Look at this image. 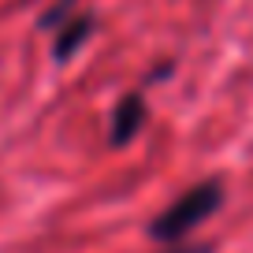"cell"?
<instances>
[{
    "label": "cell",
    "mask_w": 253,
    "mask_h": 253,
    "mask_svg": "<svg viewBox=\"0 0 253 253\" xmlns=\"http://www.w3.org/2000/svg\"><path fill=\"white\" fill-rule=\"evenodd\" d=\"M89 30H93V23H89V19H71V23H63V26H60V38H56V56H60V60H67V56H71L75 48L89 38Z\"/></svg>",
    "instance_id": "3"
},
{
    "label": "cell",
    "mask_w": 253,
    "mask_h": 253,
    "mask_svg": "<svg viewBox=\"0 0 253 253\" xmlns=\"http://www.w3.org/2000/svg\"><path fill=\"white\" fill-rule=\"evenodd\" d=\"M168 253H209V246H171Z\"/></svg>",
    "instance_id": "5"
},
{
    "label": "cell",
    "mask_w": 253,
    "mask_h": 253,
    "mask_svg": "<svg viewBox=\"0 0 253 253\" xmlns=\"http://www.w3.org/2000/svg\"><path fill=\"white\" fill-rule=\"evenodd\" d=\"M220 205H223V186L220 182L216 179L198 182V186H190L182 198H175L171 205L149 223V235L157 238V242H171L175 246L179 238H186L190 231L198 227V223H205Z\"/></svg>",
    "instance_id": "1"
},
{
    "label": "cell",
    "mask_w": 253,
    "mask_h": 253,
    "mask_svg": "<svg viewBox=\"0 0 253 253\" xmlns=\"http://www.w3.org/2000/svg\"><path fill=\"white\" fill-rule=\"evenodd\" d=\"M145 123V101L138 93H126L123 101L116 104V116H112V130H108V142L112 145H126L130 138L142 130Z\"/></svg>",
    "instance_id": "2"
},
{
    "label": "cell",
    "mask_w": 253,
    "mask_h": 253,
    "mask_svg": "<svg viewBox=\"0 0 253 253\" xmlns=\"http://www.w3.org/2000/svg\"><path fill=\"white\" fill-rule=\"evenodd\" d=\"M75 4H79V0H56L52 8H48L45 15H41V26H45V30H52V26L60 30V26H63V15H67V11H71Z\"/></svg>",
    "instance_id": "4"
}]
</instances>
